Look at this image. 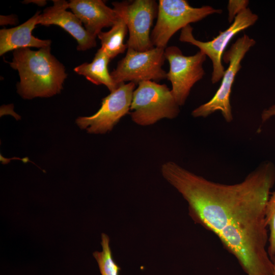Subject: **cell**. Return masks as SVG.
Returning a JSON list of instances; mask_svg holds the SVG:
<instances>
[{
  "instance_id": "d6986e66",
  "label": "cell",
  "mask_w": 275,
  "mask_h": 275,
  "mask_svg": "<svg viewBox=\"0 0 275 275\" xmlns=\"http://www.w3.org/2000/svg\"><path fill=\"white\" fill-rule=\"evenodd\" d=\"M18 22V18L15 15L11 14L9 15L0 16L1 25H5L8 24L15 25Z\"/></svg>"
},
{
  "instance_id": "4fadbf2b",
  "label": "cell",
  "mask_w": 275,
  "mask_h": 275,
  "mask_svg": "<svg viewBox=\"0 0 275 275\" xmlns=\"http://www.w3.org/2000/svg\"><path fill=\"white\" fill-rule=\"evenodd\" d=\"M40 11L23 23L10 29L0 30V56L21 48L50 47V40H42L34 37L32 31L37 25Z\"/></svg>"
},
{
  "instance_id": "277c9868",
  "label": "cell",
  "mask_w": 275,
  "mask_h": 275,
  "mask_svg": "<svg viewBox=\"0 0 275 275\" xmlns=\"http://www.w3.org/2000/svg\"><path fill=\"white\" fill-rule=\"evenodd\" d=\"M158 4L157 20L150 38L154 47L164 48L180 29L210 15L222 12L221 9L209 6L195 8L185 0H159Z\"/></svg>"
},
{
  "instance_id": "30bf717a",
  "label": "cell",
  "mask_w": 275,
  "mask_h": 275,
  "mask_svg": "<svg viewBox=\"0 0 275 275\" xmlns=\"http://www.w3.org/2000/svg\"><path fill=\"white\" fill-rule=\"evenodd\" d=\"M135 84H121L102 99L101 106L93 115L79 117L76 123L89 133L103 134L112 130L120 119L129 114Z\"/></svg>"
},
{
  "instance_id": "ac0fdd59",
  "label": "cell",
  "mask_w": 275,
  "mask_h": 275,
  "mask_svg": "<svg viewBox=\"0 0 275 275\" xmlns=\"http://www.w3.org/2000/svg\"><path fill=\"white\" fill-rule=\"evenodd\" d=\"M249 4V1H229L228 10L229 11L228 19L229 22H231L234 18L243 9H246Z\"/></svg>"
},
{
  "instance_id": "ba28073f",
  "label": "cell",
  "mask_w": 275,
  "mask_h": 275,
  "mask_svg": "<svg viewBox=\"0 0 275 275\" xmlns=\"http://www.w3.org/2000/svg\"><path fill=\"white\" fill-rule=\"evenodd\" d=\"M257 19L258 16L246 8L237 14L227 29L220 31L219 35L211 41L202 42L195 38L190 24L181 29L179 40L197 46L210 58L213 66L211 81L215 84L222 78L225 71L221 60L228 44L237 34L254 24Z\"/></svg>"
},
{
  "instance_id": "7402d4cb",
  "label": "cell",
  "mask_w": 275,
  "mask_h": 275,
  "mask_svg": "<svg viewBox=\"0 0 275 275\" xmlns=\"http://www.w3.org/2000/svg\"><path fill=\"white\" fill-rule=\"evenodd\" d=\"M271 260L273 264V271L272 275H275V257Z\"/></svg>"
},
{
  "instance_id": "9c48e42d",
  "label": "cell",
  "mask_w": 275,
  "mask_h": 275,
  "mask_svg": "<svg viewBox=\"0 0 275 275\" xmlns=\"http://www.w3.org/2000/svg\"><path fill=\"white\" fill-rule=\"evenodd\" d=\"M164 56L170 66L167 79L172 84V93L178 104L183 105L191 88L205 74L203 64L207 56L201 51L186 56L176 46L167 47Z\"/></svg>"
},
{
  "instance_id": "8992f818",
  "label": "cell",
  "mask_w": 275,
  "mask_h": 275,
  "mask_svg": "<svg viewBox=\"0 0 275 275\" xmlns=\"http://www.w3.org/2000/svg\"><path fill=\"white\" fill-rule=\"evenodd\" d=\"M112 4L127 26V48L145 51L154 48L150 30L157 16L158 3L154 0H134L114 2Z\"/></svg>"
},
{
  "instance_id": "52a82bcc",
  "label": "cell",
  "mask_w": 275,
  "mask_h": 275,
  "mask_svg": "<svg viewBox=\"0 0 275 275\" xmlns=\"http://www.w3.org/2000/svg\"><path fill=\"white\" fill-rule=\"evenodd\" d=\"M164 48L154 47L145 51L127 48L125 57L120 60L116 69L110 73L115 83L119 86L126 81L139 84L167 79L162 69L166 60Z\"/></svg>"
},
{
  "instance_id": "2e32d148",
  "label": "cell",
  "mask_w": 275,
  "mask_h": 275,
  "mask_svg": "<svg viewBox=\"0 0 275 275\" xmlns=\"http://www.w3.org/2000/svg\"><path fill=\"white\" fill-rule=\"evenodd\" d=\"M102 251H95L93 255L96 259L101 275H119L121 268L114 260L109 246V238L105 233L101 234Z\"/></svg>"
},
{
  "instance_id": "ffe728a7",
  "label": "cell",
  "mask_w": 275,
  "mask_h": 275,
  "mask_svg": "<svg viewBox=\"0 0 275 275\" xmlns=\"http://www.w3.org/2000/svg\"><path fill=\"white\" fill-rule=\"evenodd\" d=\"M273 116H275V105H273L268 109L263 111L261 115L262 122H265L268 119Z\"/></svg>"
},
{
  "instance_id": "5bb4252c",
  "label": "cell",
  "mask_w": 275,
  "mask_h": 275,
  "mask_svg": "<svg viewBox=\"0 0 275 275\" xmlns=\"http://www.w3.org/2000/svg\"><path fill=\"white\" fill-rule=\"evenodd\" d=\"M110 60L100 47L95 53L92 62L84 63L75 67L74 71L95 85H105L111 92L119 86L115 83L108 71V65Z\"/></svg>"
},
{
  "instance_id": "5b68a950",
  "label": "cell",
  "mask_w": 275,
  "mask_h": 275,
  "mask_svg": "<svg viewBox=\"0 0 275 275\" xmlns=\"http://www.w3.org/2000/svg\"><path fill=\"white\" fill-rule=\"evenodd\" d=\"M256 44V41L244 34L233 43L224 53L223 59L229 66L225 70L221 85L213 97L207 102L193 111L194 117H206L220 111L228 122L233 120L230 96L236 75L241 68V62L246 53Z\"/></svg>"
},
{
  "instance_id": "8fae6325",
  "label": "cell",
  "mask_w": 275,
  "mask_h": 275,
  "mask_svg": "<svg viewBox=\"0 0 275 275\" xmlns=\"http://www.w3.org/2000/svg\"><path fill=\"white\" fill-rule=\"evenodd\" d=\"M53 5L46 8L38 18L37 25H57L71 35L77 42V49L86 51L96 46V37L91 35L73 12L67 11L68 2L53 0Z\"/></svg>"
},
{
  "instance_id": "3957f363",
  "label": "cell",
  "mask_w": 275,
  "mask_h": 275,
  "mask_svg": "<svg viewBox=\"0 0 275 275\" xmlns=\"http://www.w3.org/2000/svg\"><path fill=\"white\" fill-rule=\"evenodd\" d=\"M179 106L166 85L144 81L133 92L129 114L136 124L147 126L163 118H176Z\"/></svg>"
},
{
  "instance_id": "6da1fadb",
  "label": "cell",
  "mask_w": 275,
  "mask_h": 275,
  "mask_svg": "<svg viewBox=\"0 0 275 275\" xmlns=\"http://www.w3.org/2000/svg\"><path fill=\"white\" fill-rule=\"evenodd\" d=\"M164 178L188 205L192 219L213 233L246 275H272L265 211L275 183V167L261 163L241 182L210 181L173 161L161 168Z\"/></svg>"
},
{
  "instance_id": "7c38bea8",
  "label": "cell",
  "mask_w": 275,
  "mask_h": 275,
  "mask_svg": "<svg viewBox=\"0 0 275 275\" xmlns=\"http://www.w3.org/2000/svg\"><path fill=\"white\" fill-rule=\"evenodd\" d=\"M68 4L85 29L96 37L103 28H112L119 18L114 9L102 0H71Z\"/></svg>"
},
{
  "instance_id": "44dd1931",
  "label": "cell",
  "mask_w": 275,
  "mask_h": 275,
  "mask_svg": "<svg viewBox=\"0 0 275 275\" xmlns=\"http://www.w3.org/2000/svg\"><path fill=\"white\" fill-rule=\"evenodd\" d=\"M23 3L28 4V3H33L37 5L38 6L42 7L44 6L47 2L44 0H30V1H24L22 2Z\"/></svg>"
},
{
  "instance_id": "7a4b0ae2",
  "label": "cell",
  "mask_w": 275,
  "mask_h": 275,
  "mask_svg": "<svg viewBox=\"0 0 275 275\" xmlns=\"http://www.w3.org/2000/svg\"><path fill=\"white\" fill-rule=\"evenodd\" d=\"M50 49L21 48L13 51L9 64L18 71L20 81L17 92L23 99L49 97L63 89L67 74L64 66L51 53Z\"/></svg>"
},
{
  "instance_id": "9a60e30c",
  "label": "cell",
  "mask_w": 275,
  "mask_h": 275,
  "mask_svg": "<svg viewBox=\"0 0 275 275\" xmlns=\"http://www.w3.org/2000/svg\"><path fill=\"white\" fill-rule=\"evenodd\" d=\"M127 32L125 22L119 17L118 21L108 31H102L97 35L101 42V48L111 60L124 53L128 48L127 44L124 43Z\"/></svg>"
},
{
  "instance_id": "e0dca14e",
  "label": "cell",
  "mask_w": 275,
  "mask_h": 275,
  "mask_svg": "<svg viewBox=\"0 0 275 275\" xmlns=\"http://www.w3.org/2000/svg\"><path fill=\"white\" fill-rule=\"evenodd\" d=\"M265 221L269 230L267 252L272 260L275 257V191L270 196L266 204Z\"/></svg>"
}]
</instances>
